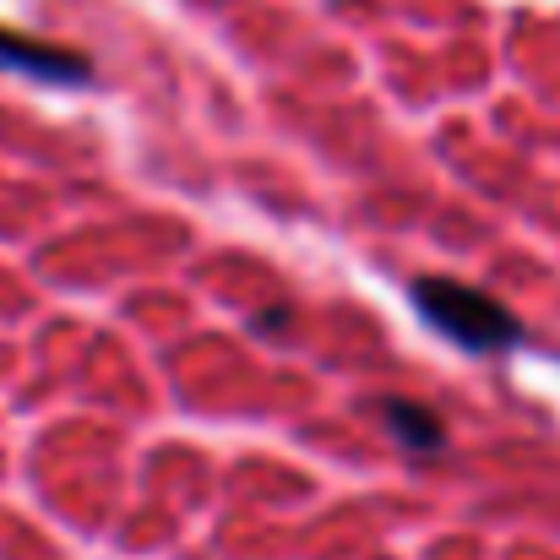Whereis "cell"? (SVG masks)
<instances>
[{
    "instance_id": "obj_1",
    "label": "cell",
    "mask_w": 560,
    "mask_h": 560,
    "mask_svg": "<svg viewBox=\"0 0 560 560\" xmlns=\"http://www.w3.org/2000/svg\"><path fill=\"white\" fill-rule=\"evenodd\" d=\"M413 305L419 316L446 332L452 343L474 349V354H490V349H512L517 343V316L506 305H495L490 294L457 283V278H419L413 283Z\"/></svg>"
},
{
    "instance_id": "obj_2",
    "label": "cell",
    "mask_w": 560,
    "mask_h": 560,
    "mask_svg": "<svg viewBox=\"0 0 560 560\" xmlns=\"http://www.w3.org/2000/svg\"><path fill=\"white\" fill-rule=\"evenodd\" d=\"M0 66L55 77V82H82L88 77V66L77 55H60V49H44V44H27V38H11V33H0Z\"/></svg>"
},
{
    "instance_id": "obj_3",
    "label": "cell",
    "mask_w": 560,
    "mask_h": 560,
    "mask_svg": "<svg viewBox=\"0 0 560 560\" xmlns=\"http://www.w3.org/2000/svg\"><path fill=\"white\" fill-rule=\"evenodd\" d=\"M381 413L392 419V435H402L408 452H435V446H446V430H441V419H435L430 408H419V402H381Z\"/></svg>"
},
{
    "instance_id": "obj_4",
    "label": "cell",
    "mask_w": 560,
    "mask_h": 560,
    "mask_svg": "<svg viewBox=\"0 0 560 560\" xmlns=\"http://www.w3.org/2000/svg\"><path fill=\"white\" fill-rule=\"evenodd\" d=\"M256 327H289V311H272V316H256Z\"/></svg>"
}]
</instances>
